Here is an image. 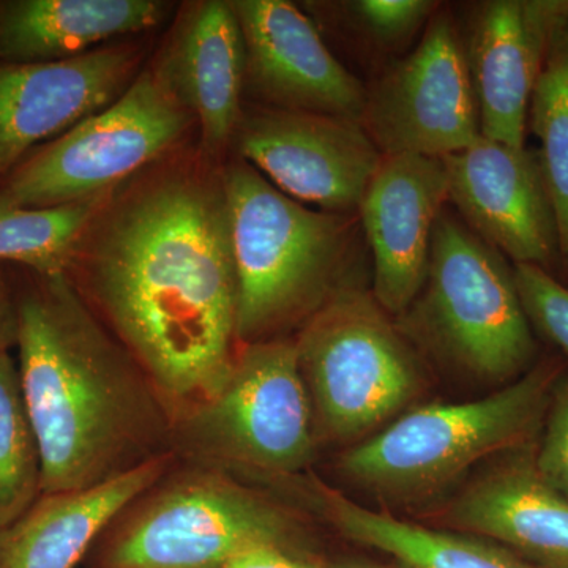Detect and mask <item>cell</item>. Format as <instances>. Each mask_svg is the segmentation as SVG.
Segmentation results:
<instances>
[{
	"mask_svg": "<svg viewBox=\"0 0 568 568\" xmlns=\"http://www.w3.org/2000/svg\"><path fill=\"white\" fill-rule=\"evenodd\" d=\"M428 0H357L343 3L373 39L396 43L413 36L436 9Z\"/></svg>",
	"mask_w": 568,
	"mask_h": 568,
	"instance_id": "obj_26",
	"label": "cell"
},
{
	"mask_svg": "<svg viewBox=\"0 0 568 568\" xmlns=\"http://www.w3.org/2000/svg\"><path fill=\"white\" fill-rule=\"evenodd\" d=\"M171 10L163 0H0V61H69L104 41L152 31Z\"/></svg>",
	"mask_w": 568,
	"mask_h": 568,
	"instance_id": "obj_21",
	"label": "cell"
},
{
	"mask_svg": "<svg viewBox=\"0 0 568 568\" xmlns=\"http://www.w3.org/2000/svg\"><path fill=\"white\" fill-rule=\"evenodd\" d=\"M443 162L448 201L466 226L515 264L547 267L558 227L538 153L480 138Z\"/></svg>",
	"mask_w": 568,
	"mask_h": 568,
	"instance_id": "obj_14",
	"label": "cell"
},
{
	"mask_svg": "<svg viewBox=\"0 0 568 568\" xmlns=\"http://www.w3.org/2000/svg\"><path fill=\"white\" fill-rule=\"evenodd\" d=\"M514 274L529 323L568 355V287L538 265L515 264Z\"/></svg>",
	"mask_w": 568,
	"mask_h": 568,
	"instance_id": "obj_25",
	"label": "cell"
},
{
	"mask_svg": "<svg viewBox=\"0 0 568 568\" xmlns=\"http://www.w3.org/2000/svg\"><path fill=\"white\" fill-rule=\"evenodd\" d=\"M568 0H489L478 6L465 48L485 140L525 148L534 89Z\"/></svg>",
	"mask_w": 568,
	"mask_h": 568,
	"instance_id": "obj_16",
	"label": "cell"
},
{
	"mask_svg": "<svg viewBox=\"0 0 568 568\" xmlns=\"http://www.w3.org/2000/svg\"><path fill=\"white\" fill-rule=\"evenodd\" d=\"M175 454L80 491L52 493L0 529V568H74L114 519L166 476Z\"/></svg>",
	"mask_w": 568,
	"mask_h": 568,
	"instance_id": "obj_19",
	"label": "cell"
},
{
	"mask_svg": "<svg viewBox=\"0 0 568 568\" xmlns=\"http://www.w3.org/2000/svg\"><path fill=\"white\" fill-rule=\"evenodd\" d=\"M317 440L347 443L398 416L424 386L405 332L373 294L336 293L295 336Z\"/></svg>",
	"mask_w": 568,
	"mask_h": 568,
	"instance_id": "obj_6",
	"label": "cell"
},
{
	"mask_svg": "<svg viewBox=\"0 0 568 568\" xmlns=\"http://www.w3.org/2000/svg\"><path fill=\"white\" fill-rule=\"evenodd\" d=\"M534 452L538 470L552 487L568 497V375L559 377Z\"/></svg>",
	"mask_w": 568,
	"mask_h": 568,
	"instance_id": "obj_27",
	"label": "cell"
},
{
	"mask_svg": "<svg viewBox=\"0 0 568 568\" xmlns=\"http://www.w3.org/2000/svg\"><path fill=\"white\" fill-rule=\"evenodd\" d=\"M216 568H324L312 555L280 547H260L234 556Z\"/></svg>",
	"mask_w": 568,
	"mask_h": 568,
	"instance_id": "obj_28",
	"label": "cell"
},
{
	"mask_svg": "<svg viewBox=\"0 0 568 568\" xmlns=\"http://www.w3.org/2000/svg\"><path fill=\"white\" fill-rule=\"evenodd\" d=\"M361 123L383 155L444 159L481 138L466 50L447 13L416 50L366 89Z\"/></svg>",
	"mask_w": 568,
	"mask_h": 568,
	"instance_id": "obj_10",
	"label": "cell"
},
{
	"mask_svg": "<svg viewBox=\"0 0 568 568\" xmlns=\"http://www.w3.org/2000/svg\"><path fill=\"white\" fill-rule=\"evenodd\" d=\"M138 44H108L69 61H0V178L33 145L99 114L140 77Z\"/></svg>",
	"mask_w": 568,
	"mask_h": 568,
	"instance_id": "obj_13",
	"label": "cell"
},
{
	"mask_svg": "<svg viewBox=\"0 0 568 568\" xmlns=\"http://www.w3.org/2000/svg\"><path fill=\"white\" fill-rule=\"evenodd\" d=\"M560 376L556 362H545L476 402L417 407L349 448L339 470L383 495L435 491L480 459L528 447L544 428Z\"/></svg>",
	"mask_w": 568,
	"mask_h": 568,
	"instance_id": "obj_5",
	"label": "cell"
},
{
	"mask_svg": "<svg viewBox=\"0 0 568 568\" xmlns=\"http://www.w3.org/2000/svg\"><path fill=\"white\" fill-rule=\"evenodd\" d=\"M18 312V375L43 462L41 495L99 487L174 454L162 395L69 276L36 275Z\"/></svg>",
	"mask_w": 568,
	"mask_h": 568,
	"instance_id": "obj_2",
	"label": "cell"
},
{
	"mask_svg": "<svg viewBox=\"0 0 568 568\" xmlns=\"http://www.w3.org/2000/svg\"><path fill=\"white\" fill-rule=\"evenodd\" d=\"M407 312L422 338L491 383L515 379L536 354L514 268L447 212L437 219L424 287Z\"/></svg>",
	"mask_w": 568,
	"mask_h": 568,
	"instance_id": "obj_7",
	"label": "cell"
},
{
	"mask_svg": "<svg viewBox=\"0 0 568 568\" xmlns=\"http://www.w3.org/2000/svg\"><path fill=\"white\" fill-rule=\"evenodd\" d=\"M342 536L390 556L403 568H545L487 538L417 525L358 506L312 474L271 478Z\"/></svg>",
	"mask_w": 568,
	"mask_h": 568,
	"instance_id": "obj_20",
	"label": "cell"
},
{
	"mask_svg": "<svg viewBox=\"0 0 568 568\" xmlns=\"http://www.w3.org/2000/svg\"><path fill=\"white\" fill-rule=\"evenodd\" d=\"M18 331H20L18 297L0 268V354L10 353V347L17 346Z\"/></svg>",
	"mask_w": 568,
	"mask_h": 568,
	"instance_id": "obj_29",
	"label": "cell"
},
{
	"mask_svg": "<svg viewBox=\"0 0 568 568\" xmlns=\"http://www.w3.org/2000/svg\"><path fill=\"white\" fill-rule=\"evenodd\" d=\"M239 159L298 203L353 215L383 153L354 119L254 106L242 112Z\"/></svg>",
	"mask_w": 568,
	"mask_h": 568,
	"instance_id": "obj_11",
	"label": "cell"
},
{
	"mask_svg": "<svg viewBox=\"0 0 568 568\" xmlns=\"http://www.w3.org/2000/svg\"><path fill=\"white\" fill-rule=\"evenodd\" d=\"M196 123L152 67L121 99L14 168L0 211L80 203L110 193L179 149Z\"/></svg>",
	"mask_w": 568,
	"mask_h": 568,
	"instance_id": "obj_9",
	"label": "cell"
},
{
	"mask_svg": "<svg viewBox=\"0 0 568 568\" xmlns=\"http://www.w3.org/2000/svg\"><path fill=\"white\" fill-rule=\"evenodd\" d=\"M448 201L443 159L383 155L358 215L373 254V297L387 315L402 316L426 280L433 231Z\"/></svg>",
	"mask_w": 568,
	"mask_h": 568,
	"instance_id": "obj_15",
	"label": "cell"
},
{
	"mask_svg": "<svg viewBox=\"0 0 568 568\" xmlns=\"http://www.w3.org/2000/svg\"><path fill=\"white\" fill-rule=\"evenodd\" d=\"M530 129L558 227L559 253L568 261V24L552 40L529 103Z\"/></svg>",
	"mask_w": 568,
	"mask_h": 568,
	"instance_id": "obj_23",
	"label": "cell"
},
{
	"mask_svg": "<svg viewBox=\"0 0 568 568\" xmlns=\"http://www.w3.org/2000/svg\"><path fill=\"white\" fill-rule=\"evenodd\" d=\"M245 48L244 97L260 106L361 122L366 89L287 0H231Z\"/></svg>",
	"mask_w": 568,
	"mask_h": 568,
	"instance_id": "obj_12",
	"label": "cell"
},
{
	"mask_svg": "<svg viewBox=\"0 0 568 568\" xmlns=\"http://www.w3.org/2000/svg\"><path fill=\"white\" fill-rule=\"evenodd\" d=\"M510 452L454 497L443 521L545 568H568V497L544 477L534 452Z\"/></svg>",
	"mask_w": 568,
	"mask_h": 568,
	"instance_id": "obj_18",
	"label": "cell"
},
{
	"mask_svg": "<svg viewBox=\"0 0 568 568\" xmlns=\"http://www.w3.org/2000/svg\"><path fill=\"white\" fill-rule=\"evenodd\" d=\"M295 338L241 346L220 390L174 424L173 448L227 473H304L316 452Z\"/></svg>",
	"mask_w": 568,
	"mask_h": 568,
	"instance_id": "obj_8",
	"label": "cell"
},
{
	"mask_svg": "<svg viewBox=\"0 0 568 568\" xmlns=\"http://www.w3.org/2000/svg\"><path fill=\"white\" fill-rule=\"evenodd\" d=\"M67 276L133 355L174 424L215 395L237 357V272L223 166L168 153L119 185Z\"/></svg>",
	"mask_w": 568,
	"mask_h": 568,
	"instance_id": "obj_1",
	"label": "cell"
},
{
	"mask_svg": "<svg viewBox=\"0 0 568 568\" xmlns=\"http://www.w3.org/2000/svg\"><path fill=\"white\" fill-rule=\"evenodd\" d=\"M151 67L196 119L200 151L219 162L244 112V37L231 0L186 3Z\"/></svg>",
	"mask_w": 568,
	"mask_h": 568,
	"instance_id": "obj_17",
	"label": "cell"
},
{
	"mask_svg": "<svg viewBox=\"0 0 568 568\" xmlns=\"http://www.w3.org/2000/svg\"><path fill=\"white\" fill-rule=\"evenodd\" d=\"M166 476L114 519L91 568H216L260 547L308 555L293 515L222 467Z\"/></svg>",
	"mask_w": 568,
	"mask_h": 568,
	"instance_id": "obj_4",
	"label": "cell"
},
{
	"mask_svg": "<svg viewBox=\"0 0 568 568\" xmlns=\"http://www.w3.org/2000/svg\"><path fill=\"white\" fill-rule=\"evenodd\" d=\"M43 462L20 386L18 364L0 354V529L40 499Z\"/></svg>",
	"mask_w": 568,
	"mask_h": 568,
	"instance_id": "obj_24",
	"label": "cell"
},
{
	"mask_svg": "<svg viewBox=\"0 0 568 568\" xmlns=\"http://www.w3.org/2000/svg\"><path fill=\"white\" fill-rule=\"evenodd\" d=\"M112 192L55 207L0 211V263L24 265L33 275H67L74 246Z\"/></svg>",
	"mask_w": 568,
	"mask_h": 568,
	"instance_id": "obj_22",
	"label": "cell"
},
{
	"mask_svg": "<svg viewBox=\"0 0 568 568\" xmlns=\"http://www.w3.org/2000/svg\"><path fill=\"white\" fill-rule=\"evenodd\" d=\"M237 272L239 345L282 338L336 293L358 248L353 215L312 211L242 159L224 164Z\"/></svg>",
	"mask_w": 568,
	"mask_h": 568,
	"instance_id": "obj_3",
	"label": "cell"
}]
</instances>
